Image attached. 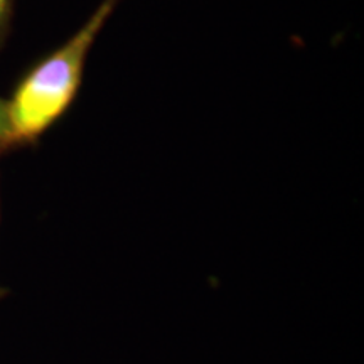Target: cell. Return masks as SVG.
I'll return each instance as SVG.
<instances>
[{"instance_id": "1", "label": "cell", "mask_w": 364, "mask_h": 364, "mask_svg": "<svg viewBox=\"0 0 364 364\" xmlns=\"http://www.w3.org/2000/svg\"><path fill=\"white\" fill-rule=\"evenodd\" d=\"M120 0H102L90 19L56 51L46 56L17 85L7 102L6 144L38 140L76 100L86 59Z\"/></svg>"}, {"instance_id": "2", "label": "cell", "mask_w": 364, "mask_h": 364, "mask_svg": "<svg viewBox=\"0 0 364 364\" xmlns=\"http://www.w3.org/2000/svg\"><path fill=\"white\" fill-rule=\"evenodd\" d=\"M12 12V0H0V41L6 36L9 19Z\"/></svg>"}, {"instance_id": "3", "label": "cell", "mask_w": 364, "mask_h": 364, "mask_svg": "<svg viewBox=\"0 0 364 364\" xmlns=\"http://www.w3.org/2000/svg\"><path fill=\"white\" fill-rule=\"evenodd\" d=\"M7 140V102L0 100V144Z\"/></svg>"}]
</instances>
